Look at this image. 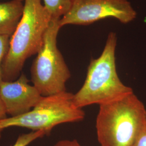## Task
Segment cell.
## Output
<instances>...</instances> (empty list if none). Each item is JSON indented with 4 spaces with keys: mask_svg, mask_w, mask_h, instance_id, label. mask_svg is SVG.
I'll list each match as a JSON object with an SVG mask.
<instances>
[{
    "mask_svg": "<svg viewBox=\"0 0 146 146\" xmlns=\"http://www.w3.org/2000/svg\"><path fill=\"white\" fill-rule=\"evenodd\" d=\"M23 11L24 5L20 1L0 3V36L13 35L21 20Z\"/></svg>",
    "mask_w": 146,
    "mask_h": 146,
    "instance_id": "ba28073f",
    "label": "cell"
},
{
    "mask_svg": "<svg viewBox=\"0 0 146 146\" xmlns=\"http://www.w3.org/2000/svg\"><path fill=\"white\" fill-rule=\"evenodd\" d=\"M7 113L5 111L4 104L0 97V120H2L7 118Z\"/></svg>",
    "mask_w": 146,
    "mask_h": 146,
    "instance_id": "5bb4252c",
    "label": "cell"
},
{
    "mask_svg": "<svg viewBox=\"0 0 146 146\" xmlns=\"http://www.w3.org/2000/svg\"><path fill=\"white\" fill-rule=\"evenodd\" d=\"M136 12L127 0H73L69 11L60 19L61 27L87 26L107 18L127 24L133 21Z\"/></svg>",
    "mask_w": 146,
    "mask_h": 146,
    "instance_id": "8992f818",
    "label": "cell"
},
{
    "mask_svg": "<svg viewBox=\"0 0 146 146\" xmlns=\"http://www.w3.org/2000/svg\"><path fill=\"white\" fill-rule=\"evenodd\" d=\"M85 113L73 102V94L66 91L43 96L32 110L23 115L0 120V129L20 127L33 131H43L50 134L56 125L84 120Z\"/></svg>",
    "mask_w": 146,
    "mask_h": 146,
    "instance_id": "277c9868",
    "label": "cell"
},
{
    "mask_svg": "<svg viewBox=\"0 0 146 146\" xmlns=\"http://www.w3.org/2000/svg\"><path fill=\"white\" fill-rule=\"evenodd\" d=\"M99 106L96 130L100 146H131L146 121L142 102L133 92Z\"/></svg>",
    "mask_w": 146,
    "mask_h": 146,
    "instance_id": "7a4b0ae2",
    "label": "cell"
},
{
    "mask_svg": "<svg viewBox=\"0 0 146 146\" xmlns=\"http://www.w3.org/2000/svg\"><path fill=\"white\" fill-rule=\"evenodd\" d=\"M29 82L26 76L22 74L16 80L0 83V97L7 114L11 117L27 113L42 99L43 96L37 89Z\"/></svg>",
    "mask_w": 146,
    "mask_h": 146,
    "instance_id": "52a82bcc",
    "label": "cell"
},
{
    "mask_svg": "<svg viewBox=\"0 0 146 146\" xmlns=\"http://www.w3.org/2000/svg\"><path fill=\"white\" fill-rule=\"evenodd\" d=\"M17 1H21V2H22V1H25V0H17Z\"/></svg>",
    "mask_w": 146,
    "mask_h": 146,
    "instance_id": "2e32d148",
    "label": "cell"
},
{
    "mask_svg": "<svg viewBox=\"0 0 146 146\" xmlns=\"http://www.w3.org/2000/svg\"><path fill=\"white\" fill-rule=\"evenodd\" d=\"M47 135L43 131H32L31 133L21 134L13 146H27L33 141Z\"/></svg>",
    "mask_w": 146,
    "mask_h": 146,
    "instance_id": "30bf717a",
    "label": "cell"
},
{
    "mask_svg": "<svg viewBox=\"0 0 146 146\" xmlns=\"http://www.w3.org/2000/svg\"><path fill=\"white\" fill-rule=\"evenodd\" d=\"M51 20L42 0H25L23 15L2 64L3 81L15 80L27 60L38 52Z\"/></svg>",
    "mask_w": 146,
    "mask_h": 146,
    "instance_id": "6da1fadb",
    "label": "cell"
},
{
    "mask_svg": "<svg viewBox=\"0 0 146 146\" xmlns=\"http://www.w3.org/2000/svg\"><path fill=\"white\" fill-rule=\"evenodd\" d=\"M52 19H61L70 9L73 0H42Z\"/></svg>",
    "mask_w": 146,
    "mask_h": 146,
    "instance_id": "9c48e42d",
    "label": "cell"
},
{
    "mask_svg": "<svg viewBox=\"0 0 146 146\" xmlns=\"http://www.w3.org/2000/svg\"><path fill=\"white\" fill-rule=\"evenodd\" d=\"M131 146H146V121L135 140Z\"/></svg>",
    "mask_w": 146,
    "mask_h": 146,
    "instance_id": "7c38bea8",
    "label": "cell"
},
{
    "mask_svg": "<svg viewBox=\"0 0 146 146\" xmlns=\"http://www.w3.org/2000/svg\"><path fill=\"white\" fill-rule=\"evenodd\" d=\"M11 37L0 36V83L3 81L2 76V64L8 52Z\"/></svg>",
    "mask_w": 146,
    "mask_h": 146,
    "instance_id": "8fae6325",
    "label": "cell"
},
{
    "mask_svg": "<svg viewBox=\"0 0 146 146\" xmlns=\"http://www.w3.org/2000/svg\"><path fill=\"white\" fill-rule=\"evenodd\" d=\"M2 131H3V130L0 129V138H1V132H2Z\"/></svg>",
    "mask_w": 146,
    "mask_h": 146,
    "instance_id": "9a60e30c",
    "label": "cell"
},
{
    "mask_svg": "<svg viewBox=\"0 0 146 146\" xmlns=\"http://www.w3.org/2000/svg\"><path fill=\"white\" fill-rule=\"evenodd\" d=\"M60 19H52L31 66V81L43 96L67 91L71 74L57 46Z\"/></svg>",
    "mask_w": 146,
    "mask_h": 146,
    "instance_id": "5b68a950",
    "label": "cell"
},
{
    "mask_svg": "<svg viewBox=\"0 0 146 146\" xmlns=\"http://www.w3.org/2000/svg\"><path fill=\"white\" fill-rule=\"evenodd\" d=\"M54 146H81L76 140H62L58 142Z\"/></svg>",
    "mask_w": 146,
    "mask_h": 146,
    "instance_id": "4fadbf2b",
    "label": "cell"
},
{
    "mask_svg": "<svg viewBox=\"0 0 146 146\" xmlns=\"http://www.w3.org/2000/svg\"><path fill=\"white\" fill-rule=\"evenodd\" d=\"M117 40L116 33L110 32L101 55L91 60L84 84L73 94V102L78 108L107 103L133 92L131 87L121 81L117 73Z\"/></svg>",
    "mask_w": 146,
    "mask_h": 146,
    "instance_id": "3957f363",
    "label": "cell"
}]
</instances>
